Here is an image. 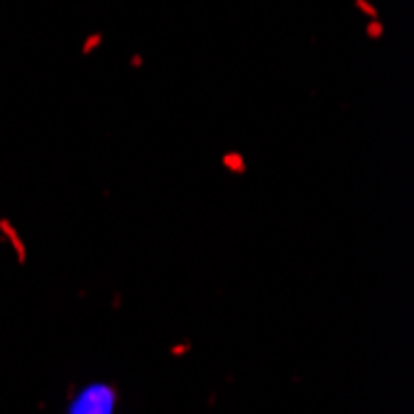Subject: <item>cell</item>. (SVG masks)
<instances>
[{
  "label": "cell",
  "instance_id": "obj_1",
  "mask_svg": "<svg viewBox=\"0 0 414 414\" xmlns=\"http://www.w3.org/2000/svg\"><path fill=\"white\" fill-rule=\"evenodd\" d=\"M117 399H119V394L112 385L97 382V385L85 387L75 399H72L67 414H114Z\"/></svg>",
  "mask_w": 414,
  "mask_h": 414
},
{
  "label": "cell",
  "instance_id": "obj_2",
  "mask_svg": "<svg viewBox=\"0 0 414 414\" xmlns=\"http://www.w3.org/2000/svg\"><path fill=\"white\" fill-rule=\"evenodd\" d=\"M102 43H104V35H102V33H92L90 38H87L85 43H82V55L95 53V50H97Z\"/></svg>",
  "mask_w": 414,
  "mask_h": 414
},
{
  "label": "cell",
  "instance_id": "obj_3",
  "mask_svg": "<svg viewBox=\"0 0 414 414\" xmlns=\"http://www.w3.org/2000/svg\"><path fill=\"white\" fill-rule=\"evenodd\" d=\"M223 164H226L228 169H231V172H241L243 174V167H246V164H243V156L238 154V151H231V154H226L223 156Z\"/></svg>",
  "mask_w": 414,
  "mask_h": 414
},
{
  "label": "cell",
  "instance_id": "obj_4",
  "mask_svg": "<svg viewBox=\"0 0 414 414\" xmlns=\"http://www.w3.org/2000/svg\"><path fill=\"white\" fill-rule=\"evenodd\" d=\"M355 8L365 13L367 18H372V20H377V18H380V13H377V8L372 6L370 0H355Z\"/></svg>",
  "mask_w": 414,
  "mask_h": 414
},
{
  "label": "cell",
  "instance_id": "obj_5",
  "mask_svg": "<svg viewBox=\"0 0 414 414\" xmlns=\"http://www.w3.org/2000/svg\"><path fill=\"white\" fill-rule=\"evenodd\" d=\"M382 35H385V25L380 22V18H377V20H370V25H367V38L380 40Z\"/></svg>",
  "mask_w": 414,
  "mask_h": 414
},
{
  "label": "cell",
  "instance_id": "obj_6",
  "mask_svg": "<svg viewBox=\"0 0 414 414\" xmlns=\"http://www.w3.org/2000/svg\"><path fill=\"white\" fill-rule=\"evenodd\" d=\"M144 65V57H142V55H134V57H132V67H142Z\"/></svg>",
  "mask_w": 414,
  "mask_h": 414
}]
</instances>
